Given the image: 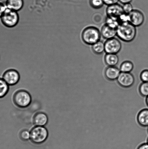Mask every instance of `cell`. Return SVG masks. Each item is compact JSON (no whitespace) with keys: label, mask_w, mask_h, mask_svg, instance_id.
Wrapping results in <instances>:
<instances>
[{"label":"cell","mask_w":148,"mask_h":149,"mask_svg":"<svg viewBox=\"0 0 148 149\" xmlns=\"http://www.w3.org/2000/svg\"><path fill=\"white\" fill-rule=\"evenodd\" d=\"M101 33L102 37L107 40L113 38L117 36L116 30L112 28L106 24L103 26Z\"/></svg>","instance_id":"14"},{"label":"cell","mask_w":148,"mask_h":149,"mask_svg":"<svg viewBox=\"0 0 148 149\" xmlns=\"http://www.w3.org/2000/svg\"><path fill=\"white\" fill-rule=\"evenodd\" d=\"M120 85L123 87L129 88L134 84L135 79L134 76L130 73H120L117 79Z\"/></svg>","instance_id":"8"},{"label":"cell","mask_w":148,"mask_h":149,"mask_svg":"<svg viewBox=\"0 0 148 149\" xmlns=\"http://www.w3.org/2000/svg\"><path fill=\"white\" fill-rule=\"evenodd\" d=\"M134 68V65L131 61H125L120 65V70L121 72L130 73Z\"/></svg>","instance_id":"19"},{"label":"cell","mask_w":148,"mask_h":149,"mask_svg":"<svg viewBox=\"0 0 148 149\" xmlns=\"http://www.w3.org/2000/svg\"><path fill=\"white\" fill-rule=\"evenodd\" d=\"M9 90V86L2 78L0 77V98L6 95Z\"/></svg>","instance_id":"20"},{"label":"cell","mask_w":148,"mask_h":149,"mask_svg":"<svg viewBox=\"0 0 148 149\" xmlns=\"http://www.w3.org/2000/svg\"><path fill=\"white\" fill-rule=\"evenodd\" d=\"M133 0H119V1L123 4H125L131 3Z\"/></svg>","instance_id":"30"},{"label":"cell","mask_w":148,"mask_h":149,"mask_svg":"<svg viewBox=\"0 0 148 149\" xmlns=\"http://www.w3.org/2000/svg\"><path fill=\"white\" fill-rule=\"evenodd\" d=\"M121 72L120 69L116 67L108 66L106 68L104 74L108 80L113 81L117 80Z\"/></svg>","instance_id":"12"},{"label":"cell","mask_w":148,"mask_h":149,"mask_svg":"<svg viewBox=\"0 0 148 149\" xmlns=\"http://www.w3.org/2000/svg\"><path fill=\"white\" fill-rule=\"evenodd\" d=\"M119 60L117 54H107L104 58L105 63L108 66H115L118 63Z\"/></svg>","instance_id":"16"},{"label":"cell","mask_w":148,"mask_h":149,"mask_svg":"<svg viewBox=\"0 0 148 149\" xmlns=\"http://www.w3.org/2000/svg\"><path fill=\"white\" fill-rule=\"evenodd\" d=\"M13 101L17 107L21 109L27 108L31 104L32 97L27 91L20 90L17 91L13 96Z\"/></svg>","instance_id":"2"},{"label":"cell","mask_w":148,"mask_h":149,"mask_svg":"<svg viewBox=\"0 0 148 149\" xmlns=\"http://www.w3.org/2000/svg\"><path fill=\"white\" fill-rule=\"evenodd\" d=\"M129 14L130 17V23L135 27H139L144 22V16L139 10H133Z\"/></svg>","instance_id":"9"},{"label":"cell","mask_w":148,"mask_h":149,"mask_svg":"<svg viewBox=\"0 0 148 149\" xmlns=\"http://www.w3.org/2000/svg\"><path fill=\"white\" fill-rule=\"evenodd\" d=\"M5 4L7 8L17 12L23 8L24 1L23 0H6Z\"/></svg>","instance_id":"13"},{"label":"cell","mask_w":148,"mask_h":149,"mask_svg":"<svg viewBox=\"0 0 148 149\" xmlns=\"http://www.w3.org/2000/svg\"><path fill=\"white\" fill-rule=\"evenodd\" d=\"M104 45L105 52L107 54H117L121 51L122 48L121 42L115 38L107 40Z\"/></svg>","instance_id":"7"},{"label":"cell","mask_w":148,"mask_h":149,"mask_svg":"<svg viewBox=\"0 0 148 149\" xmlns=\"http://www.w3.org/2000/svg\"><path fill=\"white\" fill-rule=\"evenodd\" d=\"M0 1H1V0H0Z\"/></svg>","instance_id":"34"},{"label":"cell","mask_w":148,"mask_h":149,"mask_svg":"<svg viewBox=\"0 0 148 149\" xmlns=\"http://www.w3.org/2000/svg\"><path fill=\"white\" fill-rule=\"evenodd\" d=\"M101 36V33L98 29L90 26L86 28L83 31L82 38L85 44L92 45L100 40Z\"/></svg>","instance_id":"3"},{"label":"cell","mask_w":148,"mask_h":149,"mask_svg":"<svg viewBox=\"0 0 148 149\" xmlns=\"http://www.w3.org/2000/svg\"><path fill=\"white\" fill-rule=\"evenodd\" d=\"M116 32L117 36L126 42L132 41L137 34L136 27L130 23L120 24L116 29Z\"/></svg>","instance_id":"1"},{"label":"cell","mask_w":148,"mask_h":149,"mask_svg":"<svg viewBox=\"0 0 148 149\" xmlns=\"http://www.w3.org/2000/svg\"><path fill=\"white\" fill-rule=\"evenodd\" d=\"M104 4L109 6L118 3L119 0H103Z\"/></svg>","instance_id":"27"},{"label":"cell","mask_w":148,"mask_h":149,"mask_svg":"<svg viewBox=\"0 0 148 149\" xmlns=\"http://www.w3.org/2000/svg\"><path fill=\"white\" fill-rule=\"evenodd\" d=\"M6 8L5 4L2 2H0V18L3 15L4 11Z\"/></svg>","instance_id":"28"},{"label":"cell","mask_w":148,"mask_h":149,"mask_svg":"<svg viewBox=\"0 0 148 149\" xmlns=\"http://www.w3.org/2000/svg\"><path fill=\"white\" fill-rule=\"evenodd\" d=\"M2 78L9 86H13L19 81L20 76L19 73L17 70L10 69L4 72Z\"/></svg>","instance_id":"6"},{"label":"cell","mask_w":148,"mask_h":149,"mask_svg":"<svg viewBox=\"0 0 148 149\" xmlns=\"http://www.w3.org/2000/svg\"><path fill=\"white\" fill-rule=\"evenodd\" d=\"M20 139L24 141H28L30 140V131L27 129H23L20 131L19 134Z\"/></svg>","instance_id":"22"},{"label":"cell","mask_w":148,"mask_h":149,"mask_svg":"<svg viewBox=\"0 0 148 149\" xmlns=\"http://www.w3.org/2000/svg\"><path fill=\"white\" fill-rule=\"evenodd\" d=\"M123 8L124 13L127 14H129L133 10V6L131 3L124 4Z\"/></svg>","instance_id":"25"},{"label":"cell","mask_w":148,"mask_h":149,"mask_svg":"<svg viewBox=\"0 0 148 149\" xmlns=\"http://www.w3.org/2000/svg\"><path fill=\"white\" fill-rule=\"evenodd\" d=\"M49 121L48 117L44 112H39L35 114L32 118V122L35 126H45Z\"/></svg>","instance_id":"10"},{"label":"cell","mask_w":148,"mask_h":149,"mask_svg":"<svg viewBox=\"0 0 148 149\" xmlns=\"http://www.w3.org/2000/svg\"><path fill=\"white\" fill-rule=\"evenodd\" d=\"M30 140L33 143H43L47 140L49 132L44 126H35L30 131Z\"/></svg>","instance_id":"4"},{"label":"cell","mask_w":148,"mask_h":149,"mask_svg":"<svg viewBox=\"0 0 148 149\" xmlns=\"http://www.w3.org/2000/svg\"><path fill=\"white\" fill-rule=\"evenodd\" d=\"M119 22L120 24L130 23L129 14L123 13L118 17Z\"/></svg>","instance_id":"24"},{"label":"cell","mask_w":148,"mask_h":149,"mask_svg":"<svg viewBox=\"0 0 148 149\" xmlns=\"http://www.w3.org/2000/svg\"></svg>","instance_id":"33"},{"label":"cell","mask_w":148,"mask_h":149,"mask_svg":"<svg viewBox=\"0 0 148 149\" xmlns=\"http://www.w3.org/2000/svg\"><path fill=\"white\" fill-rule=\"evenodd\" d=\"M105 24L112 28L116 30L120 23L118 18L107 16L105 19Z\"/></svg>","instance_id":"18"},{"label":"cell","mask_w":148,"mask_h":149,"mask_svg":"<svg viewBox=\"0 0 148 149\" xmlns=\"http://www.w3.org/2000/svg\"><path fill=\"white\" fill-rule=\"evenodd\" d=\"M137 149H148V144L147 143L142 144L138 147Z\"/></svg>","instance_id":"29"},{"label":"cell","mask_w":148,"mask_h":149,"mask_svg":"<svg viewBox=\"0 0 148 149\" xmlns=\"http://www.w3.org/2000/svg\"><path fill=\"white\" fill-rule=\"evenodd\" d=\"M139 92L143 97L148 96V82H143L139 87Z\"/></svg>","instance_id":"21"},{"label":"cell","mask_w":148,"mask_h":149,"mask_svg":"<svg viewBox=\"0 0 148 149\" xmlns=\"http://www.w3.org/2000/svg\"><path fill=\"white\" fill-rule=\"evenodd\" d=\"M89 2L91 6L95 9L101 8L104 4L103 0H90Z\"/></svg>","instance_id":"23"},{"label":"cell","mask_w":148,"mask_h":149,"mask_svg":"<svg viewBox=\"0 0 148 149\" xmlns=\"http://www.w3.org/2000/svg\"><path fill=\"white\" fill-rule=\"evenodd\" d=\"M1 21L4 26L7 28L14 27L18 24L19 17L17 11L7 8L1 16Z\"/></svg>","instance_id":"5"},{"label":"cell","mask_w":148,"mask_h":149,"mask_svg":"<svg viewBox=\"0 0 148 149\" xmlns=\"http://www.w3.org/2000/svg\"><path fill=\"white\" fill-rule=\"evenodd\" d=\"M140 78L143 82H148V70L142 71L140 74Z\"/></svg>","instance_id":"26"},{"label":"cell","mask_w":148,"mask_h":149,"mask_svg":"<svg viewBox=\"0 0 148 149\" xmlns=\"http://www.w3.org/2000/svg\"><path fill=\"white\" fill-rule=\"evenodd\" d=\"M138 123L143 127H148V109L140 111L137 116Z\"/></svg>","instance_id":"15"},{"label":"cell","mask_w":148,"mask_h":149,"mask_svg":"<svg viewBox=\"0 0 148 149\" xmlns=\"http://www.w3.org/2000/svg\"><path fill=\"white\" fill-rule=\"evenodd\" d=\"M147 143L148 144V138L147 140Z\"/></svg>","instance_id":"32"},{"label":"cell","mask_w":148,"mask_h":149,"mask_svg":"<svg viewBox=\"0 0 148 149\" xmlns=\"http://www.w3.org/2000/svg\"><path fill=\"white\" fill-rule=\"evenodd\" d=\"M146 104H147V106H148V96L146 97Z\"/></svg>","instance_id":"31"},{"label":"cell","mask_w":148,"mask_h":149,"mask_svg":"<svg viewBox=\"0 0 148 149\" xmlns=\"http://www.w3.org/2000/svg\"><path fill=\"white\" fill-rule=\"evenodd\" d=\"M92 49L95 54H101L105 52V45L103 42L100 40L92 45Z\"/></svg>","instance_id":"17"},{"label":"cell","mask_w":148,"mask_h":149,"mask_svg":"<svg viewBox=\"0 0 148 149\" xmlns=\"http://www.w3.org/2000/svg\"><path fill=\"white\" fill-rule=\"evenodd\" d=\"M106 13L108 17L118 18L123 13V6L118 3L108 6L106 9Z\"/></svg>","instance_id":"11"}]
</instances>
